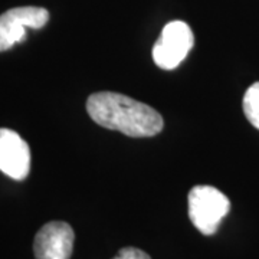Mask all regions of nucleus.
<instances>
[{
	"label": "nucleus",
	"mask_w": 259,
	"mask_h": 259,
	"mask_svg": "<svg viewBox=\"0 0 259 259\" xmlns=\"http://www.w3.org/2000/svg\"><path fill=\"white\" fill-rule=\"evenodd\" d=\"M87 111L101 127L120 131L128 137H153L164 127L160 112L118 93L102 91L90 95Z\"/></svg>",
	"instance_id": "f257e3e1"
},
{
	"label": "nucleus",
	"mask_w": 259,
	"mask_h": 259,
	"mask_svg": "<svg viewBox=\"0 0 259 259\" xmlns=\"http://www.w3.org/2000/svg\"><path fill=\"white\" fill-rule=\"evenodd\" d=\"M231 210V202L213 186H194L189 193V218L203 235H213Z\"/></svg>",
	"instance_id": "f03ea898"
},
{
	"label": "nucleus",
	"mask_w": 259,
	"mask_h": 259,
	"mask_svg": "<svg viewBox=\"0 0 259 259\" xmlns=\"http://www.w3.org/2000/svg\"><path fill=\"white\" fill-rule=\"evenodd\" d=\"M194 36L190 26L182 20H173L163 28L153 48V59L158 68L171 71L183 62L193 48Z\"/></svg>",
	"instance_id": "7ed1b4c3"
},
{
	"label": "nucleus",
	"mask_w": 259,
	"mask_h": 259,
	"mask_svg": "<svg viewBox=\"0 0 259 259\" xmlns=\"http://www.w3.org/2000/svg\"><path fill=\"white\" fill-rule=\"evenodd\" d=\"M49 20V12L44 8L23 6L0 15V52L25 40L26 29L44 28Z\"/></svg>",
	"instance_id": "20e7f679"
},
{
	"label": "nucleus",
	"mask_w": 259,
	"mask_h": 259,
	"mask_svg": "<svg viewBox=\"0 0 259 259\" xmlns=\"http://www.w3.org/2000/svg\"><path fill=\"white\" fill-rule=\"evenodd\" d=\"M75 235L72 228L65 222H49L44 225L35 236L33 253L36 259H71Z\"/></svg>",
	"instance_id": "39448f33"
},
{
	"label": "nucleus",
	"mask_w": 259,
	"mask_h": 259,
	"mask_svg": "<svg viewBox=\"0 0 259 259\" xmlns=\"http://www.w3.org/2000/svg\"><path fill=\"white\" fill-rule=\"evenodd\" d=\"M0 171L13 180H25L30 171V148L13 130L0 128Z\"/></svg>",
	"instance_id": "423d86ee"
},
{
	"label": "nucleus",
	"mask_w": 259,
	"mask_h": 259,
	"mask_svg": "<svg viewBox=\"0 0 259 259\" xmlns=\"http://www.w3.org/2000/svg\"><path fill=\"white\" fill-rule=\"evenodd\" d=\"M242 105L248 121L259 130V82L252 83L246 90Z\"/></svg>",
	"instance_id": "0eeeda50"
},
{
	"label": "nucleus",
	"mask_w": 259,
	"mask_h": 259,
	"mask_svg": "<svg viewBox=\"0 0 259 259\" xmlns=\"http://www.w3.org/2000/svg\"><path fill=\"white\" fill-rule=\"evenodd\" d=\"M112 259H151L144 250L137 249V248H122V249L114 256Z\"/></svg>",
	"instance_id": "6e6552de"
}]
</instances>
